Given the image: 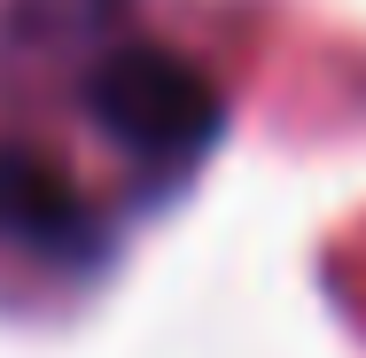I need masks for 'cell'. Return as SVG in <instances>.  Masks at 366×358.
<instances>
[{
	"instance_id": "obj_1",
	"label": "cell",
	"mask_w": 366,
	"mask_h": 358,
	"mask_svg": "<svg viewBox=\"0 0 366 358\" xmlns=\"http://www.w3.org/2000/svg\"><path fill=\"white\" fill-rule=\"evenodd\" d=\"M86 117L117 141V156L133 171H172L179 179L219 141V86L203 78V63L172 55L156 39H125L86 78Z\"/></svg>"
}]
</instances>
